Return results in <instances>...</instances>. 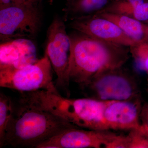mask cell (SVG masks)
Masks as SVG:
<instances>
[{
    "instance_id": "cell-11",
    "label": "cell",
    "mask_w": 148,
    "mask_h": 148,
    "mask_svg": "<svg viewBox=\"0 0 148 148\" xmlns=\"http://www.w3.org/2000/svg\"><path fill=\"white\" fill-rule=\"evenodd\" d=\"M38 60L36 49L31 40L18 39L1 43L0 71L21 69Z\"/></svg>"
},
{
    "instance_id": "cell-4",
    "label": "cell",
    "mask_w": 148,
    "mask_h": 148,
    "mask_svg": "<svg viewBox=\"0 0 148 148\" xmlns=\"http://www.w3.org/2000/svg\"><path fill=\"white\" fill-rule=\"evenodd\" d=\"M41 3H24L0 8L1 43L34 38L41 25Z\"/></svg>"
},
{
    "instance_id": "cell-18",
    "label": "cell",
    "mask_w": 148,
    "mask_h": 148,
    "mask_svg": "<svg viewBox=\"0 0 148 148\" xmlns=\"http://www.w3.org/2000/svg\"><path fill=\"white\" fill-rule=\"evenodd\" d=\"M23 3V0H0V8Z\"/></svg>"
},
{
    "instance_id": "cell-8",
    "label": "cell",
    "mask_w": 148,
    "mask_h": 148,
    "mask_svg": "<svg viewBox=\"0 0 148 148\" xmlns=\"http://www.w3.org/2000/svg\"><path fill=\"white\" fill-rule=\"evenodd\" d=\"M117 135L108 130L73 127L47 140L37 148H109Z\"/></svg>"
},
{
    "instance_id": "cell-3",
    "label": "cell",
    "mask_w": 148,
    "mask_h": 148,
    "mask_svg": "<svg viewBox=\"0 0 148 148\" xmlns=\"http://www.w3.org/2000/svg\"><path fill=\"white\" fill-rule=\"evenodd\" d=\"M7 130L3 147L37 148L41 144L73 127H78L38 106L21 101Z\"/></svg>"
},
{
    "instance_id": "cell-2",
    "label": "cell",
    "mask_w": 148,
    "mask_h": 148,
    "mask_svg": "<svg viewBox=\"0 0 148 148\" xmlns=\"http://www.w3.org/2000/svg\"><path fill=\"white\" fill-rule=\"evenodd\" d=\"M23 93L21 101L49 111L77 127L109 130L104 114L106 107L112 101L89 98L70 99L62 96L58 90H40Z\"/></svg>"
},
{
    "instance_id": "cell-13",
    "label": "cell",
    "mask_w": 148,
    "mask_h": 148,
    "mask_svg": "<svg viewBox=\"0 0 148 148\" xmlns=\"http://www.w3.org/2000/svg\"><path fill=\"white\" fill-rule=\"evenodd\" d=\"M14 114L10 98L6 95L0 94V147H3L6 132Z\"/></svg>"
},
{
    "instance_id": "cell-6",
    "label": "cell",
    "mask_w": 148,
    "mask_h": 148,
    "mask_svg": "<svg viewBox=\"0 0 148 148\" xmlns=\"http://www.w3.org/2000/svg\"><path fill=\"white\" fill-rule=\"evenodd\" d=\"M52 67L45 54L34 64L11 71H0V86L23 92L58 90L53 83Z\"/></svg>"
},
{
    "instance_id": "cell-17",
    "label": "cell",
    "mask_w": 148,
    "mask_h": 148,
    "mask_svg": "<svg viewBox=\"0 0 148 148\" xmlns=\"http://www.w3.org/2000/svg\"><path fill=\"white\" fill-rule=\"evenodd\" d=\"M140 69L148 73V46L143 51L140 60Z\"/></svg>"
},
{
    "instance_id": "cell-9",
    "label": "cell",
    "mask_w": 148,
    "mask_h": 148,
    "mask_svg": "<svg viewBox=\"0 0 148 148\" xmlns=\"http://www.w3.org/2000/svg\"><path fill=\"white\" fill-rule=\"evenodd\" d=\"M69 24L75 31L103 41L129 47L139 43L128 36L112 21L96 14L73 19Z\"/></svg>"
},
{
    "instance_id": "cell-19",
    "label": "cell",
    "mask_w": 148,
    "mask_h": 148,
    "mask_svg": "<svg viewBox=\"0 0 148 148\" xmlns=\"http://www.w3.org/2000/svg\"><path fill=\"white\" fill-rule=\"evenodd\" d=\"M42 0H23L24 3L29 2V3H41Z\"/></svg>"
},
{
    "instance_id": "cell-1",
    "label": "cell",
    "mask_w": 148,
    "mask_h": 148,
    "mask_svg": "<svg viewBox=\"0 0 148 148\" xmlns=\"http://www.w3.org/2000/svg\"><path fill=\"white\" fill-rule=\"evenodd\" d=\"M69 36L71 50L67 77L70 82L75 83L82 89L93 77L123 66L129 58L128 47L103 41L77 31Z\"/></svg>"
},
{
    "instance_id": "cell-5",
    "label": "cell",
    "mask_w": 148,
    "mask_h": 148,
    "mask_svg": "<svg viewBox=\"0 0 148 148\" xmlns=\"http://www.w3.org/2000/svg\"><path fill=\"white\" fill-rule=\"evenodd\" d=\"M123 66L108 69L95 76L83 89L100 101H123L140 98L136 81Z\"/></svg>"
},
{
    "instance_id": "cell-16",
    "label": "cell",
    "mask_w": 148,
    "mask_h": 148,
    "mask_svg": "<svg viewBox=\"0 0 148 148\" xmlns=\"http://www.w3.org/2000/svg\"><path fill=\"white\" fill-rule=\"evenodd\" d=\"M140 121L145 132L148 134V104H146L141 109Z\"/></svg>"
},
{
    "instance_id": "cell-14",
    "label": "cell",
    "mask_w": 148,
    "mask_h": 148,
    "mask_svg": "<svg viewBox=\"0 0 148 148\" xmlns=\"http://www.w3.org/2000/svg\"><path fill=\"white\" fill-rule=\"evenodd\" d=\"M118 147L148 148V134L139 130H130L127 135H120Z\"/></svg>"
},
{
    "instance_id": "cell-7",
    "label": "cell",
    "mask_w": 148,
    "mask_h": 148,
    "mask_svg": "<svg viewBox=\"0 0 148 148\" xmlns=\"http://www.w3.org/2000/svg\"><path fill=\"white\" fill-rule=\"evenodd\" d=\"M71 50V40L66 32L64 19L55 16L47 30L45 53L57 77L56 88L66 90L68 95L70 82L67 72Z\"/></svg>"
},
{
    "instance_id": "cell-10",
    "label": "cell",
    "mask_w": 148,
    "mask_h": 148,
    "mask_svg": "<svg viewBox=\"0 0 148 148\" xmlns=\"http://www.w3.org/2000/svg\"><path fill=\"white\" fill-rule=\"evenodd\" d=\"M140 98L112 101L106 107L104 117L109 130H138L145 133L140 121Z\"/></svg>"
},
{
    "instance_id": "cell-20",
    "label": "cell",
    "mask_w": 148,
    "mask_h": 148,
    "mask_svg": "<svg viewBox=\"0 0 148 148\" xmlns=\"http://www.w3.org/2000/svg\"><path fill=\"white\" fill-rule=\"evenodd\" d=\"M148 77H147V86H148V73H147Z\"/></svg>"
},
{
    "instance_id": "cell-12",
    "label": "cell",
    "mask_w": 148,
    "mask_h": 148,
    "mask_svg": "<svg viewBox=\"0 0 148 148\" xmlns=\"http://www.w3.org/2000/svg\"><path fill=\"white\" fill-rule=\"evenodd\" d=\"M112 21L123 32L138 43L148 41V27L141 21L130 16L101 11L95 13Z\"/></svg>"
},
{
    "instance_id": "cell-15",
    "label": "cell",
    "mask_w": 148,
    "mask_h": 148,
    "mask_svg": "<svg viewBox=\"0 0 148 148\" xmlns=\"http://www.w3.org/2000/svg\"><path fill=\"white\" fill-rule=\"evenodd\" d=\"M133 18L140 21L148 20V3H144L137 7Z\"/></svg>"
}]
</instances>
